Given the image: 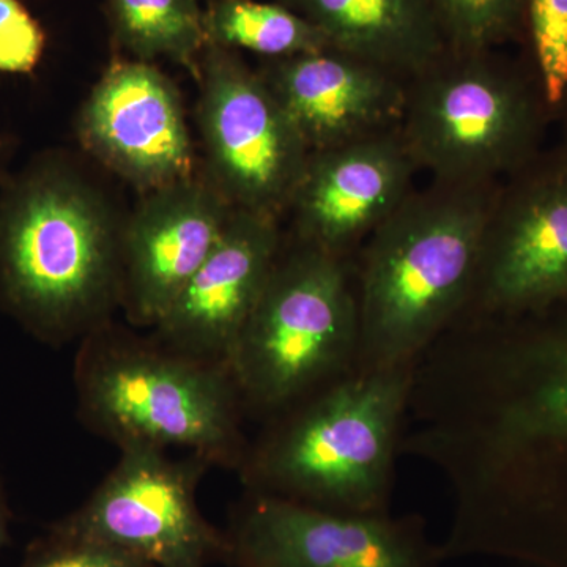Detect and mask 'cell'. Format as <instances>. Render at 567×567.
I'll return each mask as SVG.
<instances>
[{"mask_svg":"<svg viewBox=\"0 0 567 567\" xmlns=\"http://www.w3.org/2000/svg\"><path fill=\"white\" fill-rule=\"evenodd\" d=\"M123 223L62 152L0 181V311L41 344L80 342L121 308Z\"/></svg>","mask_w":567,"mask_h":567,"instance_id":"1","label":"cell"},{"mask_svg":"<svg viewBox=\"0 0 567 567\" xmlns=\"http://www.w3.org/2000/svg\"><path fill=\"white\" fill-rule=\"evenodd\" d=\"M496 185L431 181L372 230L354 260L353 369L415 365L464 311Z\"/></svg>","mask_w":567,"mask_h":567,"instance_id":"2","label":"cell"},{"mask_svg":"<svg viewBox=\"0 0 567 567\" xmlns=\"http://www.w3.org/2000/svg\"><path fill=\"white\" fill-rule=\"evenodd\" d=\"M415 368L352 369L265 421L237 470L246 492L333 513H390Z\"/></svg>","mask_w":567,"mask_h":567,"instance_id":"3","label":"cell"},{"mask_svg":"<svg viewBox=\"0 0 567 567\" xmlns=\"http://www.w3.org/2000/svg\"><path fill=\"white\" fill-rule=\"evenodd\" d=\"M76 415L118 450H183L238 470L249 442L233 374L114 320L78 342Z\"/></svg>","mask_w":567,"mask_h":567,"instance_id":"4","label":"cell"},{"mask_svg":"<svg viewBox=\"0 0 567 567\" xmlns=\"http://www.w3.org/2000/svg\"><path fill=\"white\" fill-rule=\"evenodd\" d=\"M358 342L353 257L284 237L229 361L246 416L271 420L349 374Z\"/></svg>","mask_w":567,"mask_h":567,"instance_id":"5","label":"cell"},{"mask_svg":"<svg viewBox=\"0 0 567 567\" xmlns=\"http://www.w3.org/2000/svg\"><path fill=\"white\" fill-rule=\"evenodd\" d=\"M399 132L432 181L496 185L527 155L535 107L496 50L446 48L406 80Z\"/></svg>","mask_w":567,"mask_h":567,"instance_id":"6","label":"cell"},{"mask_svg":"<svg viewBox=\"0 0 567 567\" xmlns=\"http://www.w3.org/2000/svg\"><path fill=\"white\" fill-rule=\"evenodd\" d=\"M197 76L208 181L234 208L279 218L303 177L308 145L238 51L207 44Z\"/></svg>","mask_w":567,"mask_h":567,"instance_id":"7","label":"cell"},{"mask_svg":"<svg viewBox=\"0 0 567 567\" xmlns=\"http://www.w3.org/2000/svg\"><path fill=\"white\" fill-rule=\"evenodd\" d=\"M210 468L194 454L123 450L92 495L61 522L155 567H208L227 558L226 533L197 505V487Z\"/></svg>","mask_w":567,"mask_h":567,"instance_id":"8","label":"cell"},{"mask_svg":"<svg viewBox=\"0 0 567 567\" xmlns=\"http://www.w3.org/2000/svg\"><path fill=\"white\" fill-rule=\"evenodd\" d=\"M237 567H440L417 516L342 514L246 492L226 533Z\"/></svg>","mask_w":567,"mask_h":567,"instance_id":"9","label":"cell"},{"mask_svg":"<svg viewBox=\"0 0 567 567\" xmlns=\"http://www.w3.org/2000/svg\"><path fill=\"white\" fill-rule=\"evenodd\" d=\"M565 297L567 167L513 192L496 188L461 316H514Z\"/></svg>","mask_w":567,"mask_h":567,"instance_id":"10","label":"cell"},{"mask_svg":"<svg viewBox=\"0 0 567 567\" xmlns=\"http://www.w3.org/2000/svg\"><path fill=\"white\" fill-rule=\"evenodd\" d=\"M76 130L82 147L142 192L194 175L181 93L151 62L112 63L82 104Z\"/></svg>","mask_w":567,"mask_h":567,"instance_id":"11","label":"cell"},{"mask_svg":"<svg viewBox=\"0 0 567 567\" xmlns=\"http://www.w3.org/2000/svg\"><path fill=\"white\" fill-rule=\"evenodd\" d=\"M234 207L207 177L145 194L122 229L121 308L155 328L218 244Z\"/></svg>","mask_w":567,"mask_h":567,"instance_id":"12","label":"cell"},{"mask_svg":"<svg viewBox=\"0 0 567 567\" xmlns=\"http://www.w3.org/2000/svg\"><path fill=\"white\" fill-rule=\"evenodd\" d=\"M417 169L399 128L309 153L289 213L290 237L353 257L415 186Z\"/></svg>","mask_w":567,"mask_h":567,"instance_id":"13","label":"cell"},{"mask_svg":"<svg viewBox=\"0 0 567 567\" xmlns=\"http://www.w3.org/2000/svg\"><path fill=\"white\" fill-rule=\"evenodd\" d=\"M282 240L276 216L234 208L210 256L152 334L171 349L229 369Z\"/></svg>","mask_w":567,"mask_h":567,"instance_id":"14","label":"cell"},{"mask_svg":"<svg viewBox=\"0 0 567 567\" xmlns=\"http://www.w3.org/2000/svg\"><path fill=\"white\" fill-rule=\"evenodd\" d=\"M309 152L399 128L406 80L363 58L328 47L257 69Z\"/></svg>","mask_w":567,"mask_h":567,"instance_id":"15","label":"cell"},{"mask_svg":"<svg viewBox=\"0 0 567 567\" xmlns=\"http://www.w3.org/2000/svg\"><path fill=\"white\" fill-rule=\"evenodd\" d=\"M312 22L331 47L410 76L446 50L432 0H275Z\"/></svg>","mask_w":567,"mask_h":567,"instance_id":"16","label":"cell"},{"mask_svg":"<svg viewBox=\"0 0 567 567\" xmlns=\"http://www.w3.org/2000/svg\"><path fill=\"white\" fill-rule=\"evenodd\" d=\"M115 40L137 61L166 58L199 74L207 47L199 0H107Z\"/></svg>","mask_w":567,"mask_h":567,"instance_id":"17","label":"cell"},{"mask_svg":"<svg viewBox=\"0 0 567 567\" xmlns=\"http://www.w3.org/2000/svg\"><path fill=\"white\" fill-rule=\"evenodd\" d=\"M204 25L207 44L251 51L264 61L331 47L312 22L275 0H210Z\"/></svg>","mask_w":567,"mask_h":567,"instance_id":"18","label":"cell"},{"mask_svg":"<svg viewBox=\"0 0 567 567\" xmlns=\"http://www.w3.org/2000/svg\"><path fill=\"white\" fill-rule=\"evenodd\" d=\"M540 361L539 379L527 393L488 402L492 432L506 443L567 440V341L551 346Z\"/></svg>","mask_w":567,"mask_h":567,"instance_id":"19","label":"cell"},{"mask_svg":"<svg viewBox=\"0 0 567 567\" xmlns=\"http://www.w3.org/2000/svg\"><path fill=\"white\" fill-rule=\"evenodd\" d=\"M447 48L496 50L525 29L527 0H432Z\"/></svg>","mask_w":567,"mask_h":567,"instance_id":"20","label":"cell"},{"mask_svg":"<svg viewBox=\"0 0 567 567\" xmlns=\"http://www.w3.org/2000/svg\"><path fill=\"white\" fill-rule=\"evenodd\" d=\"M525 29L547 103L558 104L567 93V0H527Z\"/></svg>","mask_w":567,"mask_h":567,"instance_id":"21","label":"cell"},{"mask_svg":"<svg viewBox=\"0 0 567 567\" xmlns=\"http://www.w3.org/2000/svg\"><path fill=\"white\" fill-rule=\"evenodd\" d=\"M20 567H155L102 540L52 524L25 551Z\"/></svg>","mask_w":567,"mask_h":567,"instance_id":"22","label":"cell"},{"mask_svg":"<svg viewBox=\"0 0 567 567\" xmlns=\"http://www.w3.org/2000/svg\"><path fill=\"white\" fill-rule=\"evenodd\" d=\"M47 47L40 22L21 0H0V73L29 74Z\"/></svg>","mask_w":567,"mask_h":567,"instance_id":"23","label":"cell"},{"mask_svg":"<svg viewBox=\"0 0 567 567\" xmlns=\"http://www.w3.org/2000/svg\"><path fill=\"white\" fill-rule=\"evenodd\" d=\"M11 511L0 480V548L6 547L10 540Z\"/></svg>","mask_w":567,"mask_h":567,"instance_id":"24","label":"cell"},{"mask_svg":"<svg viewBox=\"0 0 567 567\" xmlns=\"http://www.w3.org/2000/svg\"><path fill=\"white\" fill-rule=\"evenodd\" d=\"M10 153V141L0 134V181H2L3 175H6V164L9 162Z\"/></svg>","mask_w":567,"mask_h":567,"instance_id":"25","label":"cell"},{"mask_svg":"<svg viewBox=\"0 0 567 567\" xmlns=\"http://www.w3.org/2000/svg\"><path fill=\"white\" fill-rule=\"evenodd\" d=\"M208 2H210V0H208Z\"/></svg>","mask_w":567,"mask_h":567,"instance_id":"26","label":"cell"}]
</instances>
